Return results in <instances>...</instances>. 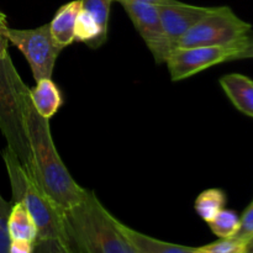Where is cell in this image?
<instances>
[{"mask_svg":"<svg viewBox=\"0 0 253 253\" xmlns=\"http://www.w3.org/2000/svg\"><path fill=\"white\" fill-rule=\"evenodd\" d=\"M192 253H207L205 251H203L202 249H200V247H198V249H195L194 251H193Z\"/></svg>","mask_w":253,"mask_h":253,"instance_id":"27","label":"cell"},{"mask_svg":"<svg viewBox=\"0 0 253 253\" xmlns=\"http://www.w3.org/2000/svg\"><path fill=\"white\" fill-rule=\"evenodd\" d=\"M251 24L240 19L231 7L211 6L210 11L199 20L180 39L177 48L195 46L232 44L251 39Z\"/></svg>","mask_w":253,"mask_h":253,"instance_id":"6","label":"cell"},{"mask_svg":"<svg viewBox=\"0 0 253 253\" xmlns=\"http://www.w3.org/2000/svg\"><path fill=\"white\" fill-rule=\"evenodd\" d=\"M82 9L91 15L105 31H109L110 9L114 0H81Z\"/></svg>","mask_w":253,"mask_h":253,"instance_id":"18","label":"cell"},{"mask_svg":"<svg viewBox=\"0 0 253 253\" xmlns=\"http://www.w3.org/2000/svg\"><path fill=\"white\" fill-rule=\"evenodd\" d=\"M30 88L15 68L10 53L0 57V131L7 146L32 175V156L25 126Z\"/></svg>","mask_w":253,"mask_h":253,"instance_id":"3","label":"cell"},{"mask_svg":"<svg viewBox=\"0 0 253 253\" xmlns=\"http://www.w3.org/2000/svg\"><path fill=\"white\" fill-rule=\"evenodd\" d=\"M64 244L73 253H137L119 221L88 190L82 202L63 211Z\"/></svg>","mask_w":253,"mask_h":253,"instance_id":"2","label":"cell"},{"mask_svg":"<svg viewBox=\"0 0 253 253\" xmlns=\"http://www.w3.org/2000/svg\"><path fill=\"white\" fill-rule=\"evenodd\" d=\"M222 90L235 108L245 115L253 118V81L240 73L221 77L219 81Z\"/></svg>","mask_w":253,"mask_h":253,"instance_id":"11","label":"cell"},{"mask_svg":"<svg viewBox=\"0 0 253 253\" xmlns=\"http://www.w3.org/2000/svg\"><path fill=\"white\" fill-rule=\"evenodd\" d=\"M123 226L124 231L131 240L137 253H192L195 250V247L161 241V240L151 237L148 235L141 234V232L126 226L125 224Z\"/></svg>","mask_w":253,"mask_h":253,"instance_id":"14","label":"cell"},{"mask_svg":"<svg viewBox=\"0 0 253 253\" xmlns=\"http://www.w3.org/2000/svg\"><path fill=\"white\" fill-rule=\"evenodd\" d=\"M12 203L7 202L0 194V253H10V239L9 230H7V217Z\"/></svg>","mask_w":253,"mask_h":253,"instance_id":"19","label":"cell"},{"mask_svg":"<svg viewBox=\"0 0 253 253\" xmlns=\"http://www.w3.org/2000/svg\"><path fill=\"white\" fill-rule=\"evenodd\" d=\"M118 2L123 5L156 63H165L170 51L166 41L157 4L147 0H120Z\"/></svg>","mask_w":253,"mask_h":253,"instance_id":"8","label":"cell"},{"mask_svg":"<svg viewBox=\"0 0 253 253\" xmlns=\"http://www.w3.org/2000/svg\"><path fill=\"white\" fill-rule=\"evenodd\" d=\"M5 34L9 43L14 44L29 62L35 81L51 78L62 48L54 42L48 24L35 29L7 27Z\"/></svg>","mask_w":253,"mask_h":253,"instance_id":"7","label":"cell"},{"mask_svg":"<svg viewBox=\"0 0 253 253\" xmlns=\"http://www.w3.org/2000/svg\"><path fill=\"white\" fill-rule=\"evenodd\" d=\"M7 230L11 240H21L34 244L37 241L39 232L36 224L22 203H12L7 217Z\"/></svg>","mask_w":253,"mask_h":253,"instance_id":"13","label":"cell"},{"mask_svg":"<svg viewBox=\"0 0 253 253\" xmlns=\"http://www.w3.org/2000/svg\"><path fill=\"white\" fill-rule=\"evenodd\" d=\"M34 253H44L43 246H42V242L41 241H36V244H35Z\"/></svg>","mask_w":253,"mask_h":253,"instance_id":"25","label":"cell"},{"mask_svg":"<svg viewBox=\"0 0 253 253\" xmlns=\"http://www.w3.org/2000/svg\"><path fill=\"white\" fill-rule=\"evenodd\" d=\"M12 193V203H22L37 227V241L66 242L63 211L40 188L19 158L9 147L1 152Z\"/></svg>","mask_w":253,"mask_h":253,"instance_id":"4","label":"cell"},{"mask_svg":"<svg viewBox=\"0 0 253 253\" xmlns=\"http://www.w3.org/2000/svg\"><path fill=\"white\" fill-rule=\"evenodd\" d=\"M25 126L35 182L62 211L82 202L88 194V189L82 188L64 166L52 138L49 120L37 113L31 95L25 108Z\"/></svg>","mask_w":253,"mask_h":253,"instance_id":"1","label":"cell"},{"mask_svg":"<svg viewBox=\"0 0 253 253\" xmlns=\"http://www.w3.org/2000/svg\"><path fill=\"white\" fill-rule=\"evenodd\" d=\"M253 40L219 46H195L175 48L168 54L166 66L173 82L183 81L216 64L252 57Z\"/></svg>","mask_w":253,"mask_h":253,"instance_id":"5","label":"cell"},{"mask_svg":"<svg viewBox=\"0 0 253 253\" xmlns=\"http://www.w3.org/2000/svg\"><path fill=\"white\" fill-rule=\"evenodd\" d=\"M252 57H253V48H252Z\"/></svg>","mask_w":253,"mask_h":253,"instance_id":"29","label":"cell"},{"mask_svg":"<svg viewBox=\"0 0 253 253\" xmlns=\"http://www.w3.org/2000/svg\"><path fill=\"white\" fill-rule=\"evenodd\" d=\"M74 40L88 44L90 48H99L108 40V31H105L89 12L81 9L77 17Z\"/></svg>","mask_w":253,"mask_h":253,"instance_id":"15","label":"cell"},{"mask_svg":"<svg viewBox=\"0 0 253 253\" xmlns=\"http://www.w3.org/2000/svg\"><path fill=\"white\" fill-rule=\"evenodd\" d=\"M7 27H9V25H7L6 15L0 10V57L9 53V40L5 34Z\"/></svg>","mask_w":253,"mask_h":253,"instance_id":"22","label":"cell"},{"mask_svg":"<svg viewBox=\"0 0 253 253\" xmlns=\"http://www.w3.org/2000/svg\"><path fill=\"white\" fill-rule=\"evenodd\" d=\"M246 251L247 253H253V237L246 244Z\"/></svg>","mask_w":253,"mask_h":253,"instance_id":"26","label":"cell"},{"mask_svg":"<svg viewBox=\"0 0 253 253\" xmlns=\"http://www.w3.org/2000/svg\"><path fill=\"white\" fill-rule=\"evenodd\" d=\"M30 95L37 113L47 120L56 115L63 105V95L51 78L37 81L36 86L30 89Z\"/></svg>","mask_w":253,"mask_h":253,"instance_id":"12","label":"cell"},{"mask_svg":"<svg viewBox=\"0 0 253 253\" xmlns=\"http://www.w3.org/2000/svg\"><path fill=\"white\" fill-rule=\"evenodd\" d=\"M114 1H120V0H114ZM147 1H152V2H160L161 0H147Z\"/></svg>","mask_w":253,"mask_h":253,"instance_id":"28","label":"cell"},{"mask_svg":"<svg viewBox=\"0 0 253 253\" xmlns=\"http://www.w3.org/2000/svg\"><path fill=\"white\" fill-rule=\"evenodd\" d=\"M82 9L81 0H72L62 5L49 22V31L59 48L71 46L76 40V22Z\"/></svg>","mask_w":253,"mask_h":253,"instance_id":"10","label":"cell"},{"mask_svg":"<svg viewBox=\"0 0 253 253\" xmlns=\"http://www.w3.org/2000/svg\"><path fill=\"white\" fill-rule=\"evenodd\" d=\"M41 242L44 253H73L64 242L58 240H46Z\"/></svg>","mask_w":253,"mask_h":253,"instance_id":"23","label":"cell"},{"mask_svg":"<svg viewBox=\"0 0 253 253\" xmlns=\"http://www.w3.org/2000/svg\"><path fill=\"white\" fill-rule=\"evenodd\" d=\"M169 51L178 47L180 39L210 11L211 6H198L179 0H161L156 2Z\"/></svg>","mask_w":253,"mask_h":253,"instance_id":"9","label":"cell"},{"mask_svg":"<svg viewBox=\"0 0 253 253\" xmlns=\"http://www.w3.org/2000/svg\"><path fill=\"white\" fill-rule=\"evenodd\" d=\"M225 204H226V194L224 190L212 188V189L204 190L198 195L194 203V209L205 222H209L224 209Z\"/></svg>","mask_w":253,"mask_h":253,"instance_id":"16","label":"cell"},{"mask_svg":"<svg viewBox=\"0 0 253 253\" xmlns=\"http://www.w3.org/2000/svg\"><path fill=\"white\" fill-rule=\"evenodd\" d=\"M253 237V200L251 204L246 208L242 216L240 217V226L237 232L232 239L239 240V241L247 242Z\"/></svg>","mask_w":253,"mask_h":253,"instance_id":"21","label":"cell"},{"mask_svg":"<svg viewBox=\"0 0 253 253\" xmlns=\"http://www.w3.org/2000/svg\"><path fill=\"white\" fill-rule=\"evenodd\" d=\"M208 225L219 239H231L239 230L240 217L235 211L224 208Z\"/></svg>","mask_w":253,"mask_h":253,"instance_id":"17","label":"cell"},{"mask_svg":"<svg viewBox=\"0 0 253 253\" xmlns=\"http://www.w3.org/2000/svg\"><path fill=\"white\" fill-rule=\"evenodd\" d=\"M35 244L29 241H21V240H11L10 253H34Z\"/></svg>","mask_w":253,"mask_h":253,"instance_id":"24","label":"cell"},{"mask_svg":"<svg viewBox=\"0 0 253 253\" xmlns=\"http://www.w3.org/2000/svg\"><path fill=\"white\" fill-rule=\"evenodd\" d=\"M207 253H247L246 244L235 239H220L207 246L200 247Z\"/></svg>","mask_w":253,"mask_h":253,"instance_id":"20","label":"cell"}]
</instances>
